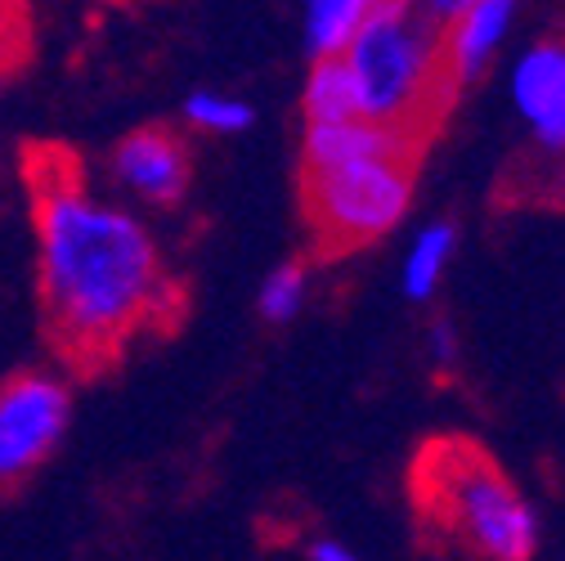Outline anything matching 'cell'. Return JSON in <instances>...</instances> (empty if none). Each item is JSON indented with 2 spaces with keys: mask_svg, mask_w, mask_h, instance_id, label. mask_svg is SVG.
Returning a JSON list of instances; mask_svg holds the SVG:
<instances>
[{
  "mask_svg": "<svg viewBox=\"0 0 565 561\" xmlns=\"http://www.w3.org/2000/svg\"><path fill=\"white\" fill-rule=\"evenodd\" d=\"M32 225L45 328L73 369H104L175 315L162 252L130 207L90 189L77 158H32Z\"/></svg>",
  "mask_w": 565,
  "mask_h": 561,
  "instance_id": "cell-1",
  "label": "cell"
},
{
  "mask_svg": "<svg viewBox=\"0 0 565 561\" xmlns=\"http://www.w3.org/2000/svg\"><path fill=\"white\" fill-rule=\"evenodd\" d=\"M413 521L427 548L467 561H534L539 521L512 476L467 436H431L408 467Z\"/></svg>",
  "mask_w": 565,
  "mask_h": 561,
  "instance_id": "cell-2",
  "label": "cell"
},
{
  "mask_svg": "<svg viewBox=\"0 0 565 561\" xmlns=\"http://www.w3.org/2000/svg\"><path fill=\"white\" fill-rule=\"evenodd\" d=\"M341 63L355 82L360 117L404 130L422 145L458 99L445 67V32L417 10V0H377Z\"/></svg>",
  "mask_w": 565,
  "mask_h": 561,
  "instance_id": "cell-3",
  "label": "cell"
},
{
  "mask_svg": "<svg viewBox=\"0 0 565 561\" xmlns=\"http://www.w3.org/2000/svg\"><path fill=\"white\" fill-rule=\"evenodd\" d=\"M413 171L417 162H395V158L355 162L337 171H301L315 252L328 261L386 239L408 216Z\"/></svg>",
  "mask_w": 565,
  "mask_h": 561,
  "instance_id": "cell-4",
  "label": "cell"
},
{
  "mask_svg": "<svg viewBox=\"0 0 565 561\" xmlns=\"http://www.w3.org/2000/svg\"><path fill=\"white\" fill-rule=\"evenodd\" d=\"M73 423V391L58 373L32 369L0 387V495L19 489Z\"/></svg>",
  "mask_w": 565,
  "mask_h": 561,
  "instance_id": "cell-5",
  "label": "cell"
},
{
  "mask_svg": "<svg viewBox=\"0 0 565 561\" xmlns=\"http://www.w3.org/2000/svg\"><path fill=\"white\" fill-rule=\"evenodd\" d=\"M113 184L149 207H175L193 180L189 145L167 126L130 130L108 158Z\"/></svg>",
  "mask_w": 565,
  "mask_h": 561,
  "instance_id": "cell-6",
  "label": "cell"
},
{
  "mask_svg": "<svg viewBox=\"0 0 565 561\" xmlns=\"http://www.w3.org/2000/svg\"><path fill=\"white\" fill-rule=\"evenodd\" d=\"M427 145L404 130L373 126L364 117L350 121H319L306 126V145H301V171H337V167H355V162H422Z\"/></svg>",
  "mask_w": 565,
  "mask_h": 561,
  "instance_id": "cell-7",
  "label": "cell"
},
{
  "mask_svg": "<svg viewBox=\"0 0 565 561\" xmlns=\"http://www.w3.org/2000/svg\"><path fill=\"white\" fill-rule=\"evenodd\" d=\"M512 99L543 149H565V32H552L521 54Z\"/></svg>",
  "mask_w": 565,
  "mask_h": 561,
  "instance_id": "cell-8",
  "label": "cell"
},
{
  "mask_svg": "<svg viewBox=\"0 0 565 561\" xmlns=\"http://www.w3.org/2000/svg\"><path fill=\"white\" fill-rule=\"evenodd\" d=\"M512 14H516V0H476L454 28H445V67L458 91L484 73V63L493 59V50L503 45L512 28Z\"/></svg>",
  "mask_w": 565,
  "mask_h": 561,
  "instance_id": "cell-9",
  "label": "cell"
},
{
  "mask_svg": "<svg viewBox=\"0 0 565 561\" xmlns=\"http://www.w3.org/2000/svg\"><path fill=\"white\" fill-rule=\"evenodd\" d=\"M377 0H306V50L310 59H337L369 23Z\"/></svg>",
  "mask_w": 565,
  "mask_h": 561,
  "instance_id": "cell-10",
  "label": "cell"
},
{
  "mask_svg": "<svg viewBox=\"0 0 565 561\" xmlns=\"http://www.w3.org/2000/svg\"><path fill=\"white\" fill-rule=\"evenodd\" d=\"M301 108H306V126H319V121H350V117H360V104H355V82H350V73H345L341 54H337V59H315Z\"/></svg>",
  "mask_w": 565,
  "mask_h": 561,
  "instance_id": "cell-11",
  "label": "cell"
},
{
  "mask_svg": "<svg viewBox=\"0 0 565 561\" xmlns=\"http://www.w3.org/2000/svg\"><path fill=\"white\" fill-rule=\"evenodd\" d=\"M454 243H458V225L454 221H436V225H427L413 239V252L404 261V297L408 301H427L436 293Z\"/></svg>",
  "mask_w": 565,
  "mask_h": 561,
  "instance_id": "cell-12",
  "label": "cell"
},
{
  "mask_svg": "<svg viewBox=\"0 0 565 561\" xmlns=\"http://www.w3.org/2000/svg\"><path fill=\"white\" fill-rule=\"evenodd\" d=\"M184 117L206 135H238L256 121V108L247 99H234L221 91H193L184 99Z\"/></svg>",
  "mask_w": 565,
  "mask_h": 561,
  "instance_id": "cell-13",
  "label": "cell"
},
{
  "mask_svg": "<svg viewBox=\"0 0 565 561\" xmlns=\"http://www.w3.org/2000/svg\"><path fill=\"white\" fill-rule=\"evenodd\" d=\"M306 288H310V278H306V265H278L265 284H260V315L269 324H288L301 306H306Z\"/></svg>",
  "mask_w": 565,
  "mask_h": 561,
  "instance_id": "cell-14",
  "label": "cell"
},
{
  "mask_svg": "<svg viewBox=\"0 0 565 561\" xmlns=\"http://www.w3.org/2000/svg\"><path fill=\"white\" fill-rule=\"evenodd\" d=\"M471 6H476V0H417V10L427 14V19H431L440 32H445V28H454V23H458V19H462Z\"/></svg>",
  "mask_w": 565,
  "mask_h": 561,
  "instance_id": "cell-15",
  "label": "cell"
},
{
  "mask_svg": "<svg viewBox=\"0 0 565 561\" xmlns=\"http://www.w3.org/2000/svg\"><path fill=\"white\" fill-rule=\"evenodd\" d=\"M431 360L436 364H454L458 360V332L449 324H436L431 328Z\"/></svg>",
  "mask_w": 565,
  "mask_h": 561,
  "instance_id": "cell-16",
  "label": "cell"
},
{
  "mask_svg": "<svg viewBox=\"0 0 565 561\" xmlns=\"http://www.w3.org/2000/svg\"><path fill=\"white\" fill-rule=\"evenodd\" d=\"M315 561H360L350 548H341V543H332V539H323V543H315V552H310Z\"/></svg>",
  "mask_w": 565,
  "mask_h": 561,
  "instance_id": "cell-17",
  "label": "cell"
},
{
  "mask_svg": "<svg viewBox=\"0 0 565 561\" xmlns=\"http://www.w3.org/2000/svg\"><path fill=\"white\" fill-rule=\"evenodd\" d=\"M0 95H6V73H0Z\"/></svg>",
  "mask_w": 565,
  "mask_h": 561,
  "instance_id": "cell-18",
  "label": "cell"
}]
</instances>
